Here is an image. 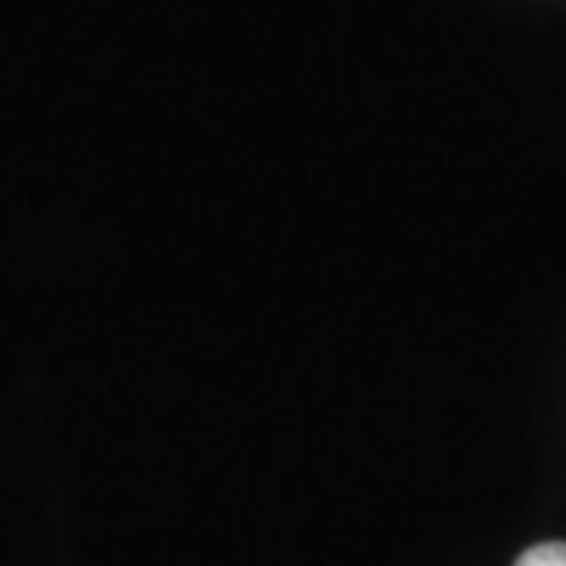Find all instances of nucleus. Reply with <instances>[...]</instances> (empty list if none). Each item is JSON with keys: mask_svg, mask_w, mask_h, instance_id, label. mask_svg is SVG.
Instances as JSON below:
<instances>
[{"mask_svg": "<svg viewBox=\"0 0 566 566\" xmlns=\"http://www.w3.org/2000/svg\"><path fill=\"white\" fill-rule=\"evenodd\" d=\"M515 566H566V545L563 541H548V545H537L518 556Z\"/></svg>", "mask_w": 566, "mask_h": 566, "instance_id": "f257e3e1", "label": "nucleus"}]
</instances>
